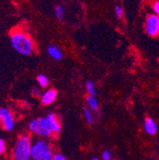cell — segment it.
Listing matches in <instances>:
<instances>
[{
    "instance_id": "obj_5",
    "label": "cell",
    "mask_w": 159,
    "mask_h": 160,
    "mask_svg": "<svg viewBox=\"0 0 159 160\" xmlns=\"http://www.w3.org/2000/svg\"><path fill=\"white\" fill-rule=\"evenodd\" d=\"M144 31L151 37L159 36V15L149 13L144 22Z\"/></svg>"
},
{
    "instance_id": "obj_16",
    "label": "cell",
    "mask_w": 159,
    "mask_h": 160,
    "mask_svg": "<svg viewBox=\"0 0 159 160\" xmlns=\"http://www.w3.org/2000/svg\"><path fill=\"white\" fill-rule=\"evenodd\" d=\"M114 14L117 19H122L124 17V9L121 5H116L114 7Z\"/></svg>"
},
{
    "instance_id": "obj_7",
    "label": "cell",
    "mask_w": 159,
    "mask_h": 160,
    "mask_svg": "<svg viewBox=\"0 0 159 160\" xmlns=\"http://www.w3.org/2000/svg\"><path fill=\"white\" fill-rule=\"evenodd\" d=\"M46 121L48 123V126L50 130L52 131V133H58L61 131V124H60V120L57 117L55 113H49L46 117Z\"/></svg>"
},
{
    "instance_id": "obj_14",
    "label": "cell",
    "mask_w": 159,
    "mask_h": 160,
    "mask_svg": "<svg viewBox=\"0 0 159 160\" xmlns=\"http://www.w3.org/2000/svg\"><path fill=\"white\" fill-rule=\"evenodd\" d=\"M85 88H86V91L88 92V93L90 95H94L96 96V90H95V87H94V84L92 81L91 80H88L85 84Z\"/></svg>"
},
{
    "instance_id": "obj_13",
    "label": "cell",
    "mask_w": 159,
    "mask_h": 160,
    "mask_svg": "<svg viewBox=\"0 0 159 160\" xmlns=\"http://www.w3.org/2000/svg\"><path fill=\"white\" fill-rule=\"evenodd\" d=\"M36 80L39 84V86L42 88H46L49 85V78L45 74H39L36 77Z\"/></svg>"
},
{
    "instance_id": "obj_17",
    "label": "cell",
    "mask_w": 159,
    "mask_h": 160,
    "mask_svg": "<svg viewBox=\"0 0 159 160\" xmlns=\"http://www.w3.org/2000/svg\"><path fill=\"white\" fill-rule=\"evenodd\" d=\"M152 13L159 15V0H154L152 4Z\"/></svg>"
},
{
    "instance_id": "obj_20",
    "label": "cell",
    "mask_w": 159,
    "mask_h": 160,
    "mask_svg": "<svg viewBox=\"0 0 159 160\" xmlns=\"http://www.w3.org/2000/svg\"><path fill=\"white\" fill-rule=\"evenodd\" d=\"M52 160H67V158L61 153H55Z\"/></svg>"
},
{
    "instance_id": "obj_22",
    "label": "cell",
    "mask_w": 159,
    "mask_h": 160,
    "mask_svg": "<svg viewBox=\"0 0 159 160\" xmlns=\"http://www.w3.org/2000/svg\"><path fill=\"white\" fill-rule=\"evenodd\" d=\"M91 160H98V158H97V157H92Z\"/></svg>"
},
{
    "instance_id": "obj_2",
    "label": "cell",
    "mask_w": 159,
    "mask_h": 160,
    "mask_svg": "<svg viewBox=\"0 0 159 160\" xmlns=\"http://www.w3.org/2000/svg\"><path fill=\"white\" fill-rule=\"evenodd\" d=\"M32 146V140L29 135L22 134L19 136L12 149L13 160H30Z\"/></svg>"
},
{
    "instance_id": "obj_10",
    "label": "cell",
    "mask_w": 159,
    "mask_h": 160,
    "mask_svg": "<svg viewBox=\"0 0 159 160\" xmlns=\"http://www.w3.org/2000/svg\"><path fill=\"white\" fill-rule=\"evenodd\" d=\"M47 52L50 55V57H52V59L56 60V61H58V60H61L62 57H63L62 51L59 50L55 45H50L47 48Z\"/></svg>"
},
{
    "instance_id": "obj_6",
    "label": "cell",
    "mask_w": 159,
    "mask_h": 160,
    "mask_svg": "<svg viewBox=\"0 0 159 160\" xmlns=\"http://www.w3.org/2000/svg\"><path fill=\"white\" fill-rule=\"evenodd\" d=\"M0 124L6 131H12L14 128V119L12 112L6 108H0Z\"/></svg>"
},
{
    "instance_id": "obj_8",
    "label": "cell",
    "mask_w": 159,
    "mask_h": 160,
    "mask_svg": "<svg viewBox=\"0 0 159 160\" xmlns=\"http://www.w3.org/2000/svg\"><path fill=\"white\" fill-rule=\"evenodd\" d=\"M56 97L57 92L54 89H49L41 94V103L46 106L51 105L55 101Z\"/></svg>"
},
{
    "instance_id": "obj_4",
    "label": "cell",
    "mask_w": 159,
    "mask_h": 160,
    "mask_svg": "<svg viewBox=\"0 0 159 160\" xmlns=\"http://www.w3.org/2000/svg\"><path fill=\"white\" fill-rule=\"evenodd\" d=\"M29 130L31 132L41 137H50L52 134L45 117H38L32 120L29 124Z\"/></svg>"
},
{
    "instance_id": "obj_11",
    "label": "cell",
    "mask_w": 159,
    "mask_h": 160,
    "mask_svg": "<svg viewBox=\"0 0 159 160\" xmlns=\"http://www.w3.org/2000/svg\"><path fill=\"white\" fill-rule=\"evenodd\" d=\"M86 102L90 110L92 111H97L99 108V103L97 101V99L94 95H88L86 97Z\"/></svg>"
},
{
    "instance_id": "obj_1",
    "label": "cell",
    "mask_w": 159,
    "mask_h": 160,
    "mask_svg": "<svg viewBox=\"0 0 159 160\" xmlns=\"http://www.w3.org/2000/svg\"><path fill=\"white\" fill-rule=\"evenodd\" d=\"M11 43L14 51L21 55H31L34 52V43L29 34L22 31H14L11 34Z\"/></svg>"
},
{
    "instance_id": "obj_15",
    "label": "cell",
    "mask_w": 159,
    "mask_h": 160,
    "mask_svg": "<svg viewBox=\"0 0 159 160\" xmlns=\"http://www.w3.org/2000/svg\"><path fill=\"white\" fill-rule=\"evenodd\" d=\"M83 112H84V117L86 119V121L90 124H92L94 118H93V115L92 113V110H90L89 108H85L83 110Z\"/></svg>"
},
{
    "instance_id": "obj_12",
    "label": "cell",
    "mask_w": 159,
    "mask_h": 160,
    "mask_svg": "<svg viewBox=\"0 0 159 160\" xmlns=\"http://www.w3.org/2000/svg\"><path fill=\"white\" fill-rule=\"evenodd\" d=\"M54 15H55L56 19L63 20L65 17V8L62 5H57L54 8Z\"/></svg>"
},
{
    "instance_id": "obj_19",
    "label": "cell",
    "mask_w": 159,
    "mask_h": 160,
    "mask_svg": "<svg viewBox=\"0 0 159 160\" xmlns=\"http://www.w3.org/2000/svg\"><path fill=\"white\" fill-rule=\"evenodd\" d=\"M5 150H6V142H5V140L0 138V154L4 153Z\"/></svg>"
},
{
    "instance_id": "obj_3",
    "label": "cell",
    "mask_w": 159,
    "mask_h": 160,
    "mask_svg": "<svg viewBox=\"0 0 159 160\" xmlns=\"http://www.w3.org/2000/svg\"><path fill=\"white\" fill-rule=\"evenodd\" d=\"M54 156L51 144L45 139H38L32 144L31 158L32 160H52Z\"/></svg>"
},
{
    "instance_id": "obj_9",
    "label": "cell",
    "mask_w": 159,
    "mask_h": 160,
    "mask_svg": "<svg viewBox=\"0 0 159 160\" xmlns=\"http://www.w3.org/2000/svg\"><path fill=\"white\" fill-rule=\"evenodd\" d=\"M144 131L150 135H153V134L156 133L157 125H156L155 121L152 118L148 117V118L145 119V121H144Z\"/></svg>"
},
{
    "instance_id": "obj_18",
    "label": "cell",
    "mask_w": 159,
    "mask_h": 160,
    "mask_svg": "<svg viewBox=\"0 0 159 160\" xmlns=\"http://www.w3.org/2000/svg\"><path fill=\"white\" fill-rule=\"evenodd\" d=\"M112 158V154H111V152L106 150L102 152V159L103 160H111Z\"/></svg>"
},
{
    "instance_id": "obj_21",
    "label": "cell",
    "mask_w": 159,
    "mask_h": 160,
    "mask_svg": "<svg viewBox=\"0 0 159 160\" xmlns=\"http://www.w3.org/2000/svg\"><path fill=\"white\" fill-rule=\"evenodd\" d=\"M32 92L33 93L34 96H38V95H40V91H39L38 89H35V88H32L31 89Z\"/></svg>"
}]
</instances>
